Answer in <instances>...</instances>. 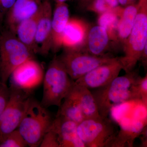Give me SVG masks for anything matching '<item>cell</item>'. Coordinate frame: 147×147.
<instances>
[{"label":"cell","mask_w":147,"mask_h":147,"mask_svg":"<svg viewBox=\"0 0 147 147\" xmlns=\"http://www.w3.org/2000/svg\"><path fill=\"white\" fill-rule=\"evenodd\" d=\"M140 76L139 71L134 69L117 76L103 86L90 90L100 116L108 117L112 108L130 100L131 87Z\"/></svg>","instance_id":"6da1fadb"},{"label":"cell","mask_w":147,"mask_h":147,"mask_svg":"<svg viewBox=\"0 0 147 147\" xmlns=\"http://www.w3.org/2000/svg\"><path fill=\"white\" fill-rule=\"evenodd\" d=\"M138 11L129 35L124 42L123 57H119L123 70H134L147 44V0H138Z\"/></svg>","instance_id":"7a4b0ae2"},{"label":"cell","mask_w":147,"mask_h":147,"mask_svg":"<svg viewBox=\"0 0 147 147\" xmlns=\"http://www.w3.org/2000/svg\"><path fill=\"white\" fill-rule=\"evenodd\" d=\"M74 81L67 74L58 57L50 62L44 74L43 93L40 103L45 108L59 107L71 90Z\"/></svg>","instance_id":"3957f363"},{"label":"cell","mask_w":147,"mask_h":147,"mask_svg":"<svg viewBox=\"0 0 147 147\" xmlns=\"http://www.w3.org/2000/svg\"><path fill=\"white\" fill-rule=\"evenodd\" d=\"M53 119L47 108L31 98L18 128L28 146L39 147Z\"/></svg>","instance_id":"277c9868"},{"label":"cell","mask_w":147,"mask_h":147,"mask_svg":"<svg viewBox=\"0 0 147 147\" xmlns=\"http://www.w3.org/2000/svg\"><path fill=\"white\" fill-rule=\"evenodd\" d=\"M34 55L12 32H0V81L7 84L13 70Z\"/></svg>","instance_id":"5b68a950"},{"label":"cell","mask_w":147,"mask_h":147,"mask_svg":"<svg viewBox=\"0 0 147 147\" xmlns=\"http://www.w3.org/2000/svg\"><path fill=\"white\" fill-rule=\"evenodd\" d=\"M77 131L86 147H112L118 133L113 121L101 117L84 119Z\"/></svg>","instance_id":"8992f818"},{"label":"cell","mask_w":147,"mask_h":147,"mask_svg":"<svg viewBox=\"0 0 147 147\" xmlns=\"http://www.w3.org/2000/svg\"><path fill=\"white\" fill-rule=\"evenodd\" d=\"M58 57L69 76L74 81L99 66L113 61L117 58L95 56L83 51L65 50Z\"/></svg>","instance_id":"52a82bcc"},{"label":"cell","mask_w":147,"mask_h":147,"mask_svg":"<svg viewBox=\"0 0 147 147\" xmlns=\"http://www.w3.org/2000/svg\"><path fill=\"white\" fill-rule=\"evenodd\" d=\"M9 88V99L0 115V142L18 129L32 98L31 95L21 90Z\"/></svg>","instance_id":"ba28073f"},{"label":"cell","mask_w":147,"mask_h":147,"mask_svg":"<svg viewBox=\"0 0 147 147\" xmlns=\"http://www.w3.org/2000/svg\"><path fill=\"white\" fill-rule=\"evenodd\" d=\"M44 73L43 67L30 58L16 67L9 76V88L21 90L31 95L42 83Z\"/></svg>","instance_id":"9c48e42d"},{"label":"cell","mask_w":147,"mask_h":147,"mask_svg":"<svg viewBox=\"0 0 147 147\" xmlns=\"http://www.w3.org/2000/svg\"><path fill=\"white\" fill-rule=\"evenodd\" d=\"M123 67L119 57L102 65L74 81L76 84L94 89L107 85L119 76Z\"/></svg>","instance_id":"30bf717a"},{"label":"cell","mask_w":147,"mask_h":147,"mask_svg":"<svg viewBox=\"0 0 147 147\" xmlns=\"http://www.w3.org/2000/svg\"><path fill=\"white\" fill-rule=\"evenodd\" d=\"M53 10L50 0H44L35 36L36 53L46 56L51 50V24Z\"/></svg>","instance_id":"8fae6325"},{"label":"cell","mask_w":147,"mask_h":147,"mask_svg":"<svg viewBox=\"0 0 147 147\" xmlns=\"http://www.w3.org/2000/svg\"><path fill=\"white\" fill-rule=\"evenodd\" d=\"M44 0H16L6 13L3 22L5 29L14 34L17 26L39 10Z\"/></svg>","instance_id":"7c38bea8"},{"label":"cell","mask_w":147,"mask_h":147,"mask_svg":"<svg viewBox=\"0 0 147 147\" xmlns=\"http://www.w3.org/2000/svg\"><path fill=\"white\" fill-rule=\"evenodd\" d=\"M78 124L56 115L50 129L57 133L60 147H86L77 131Z\"/></svg>","instance_id":"4fadbf2b"},{"label":"cell","mask_w":147,"mask_h":147,"mask_svg":"<svg viewBox=\"0 0 147 147\" xmlns=\"http://www.w3.org/2000/svg\"><path fill=\"white\" fill-rule=\"evenodd\" d=\"M88 29L86 24L82 21L76 18L69 19L63 36L64 50L82 51Z\"/></svg>","instance_id":"5bb4252c"},{"label":"cell","mask_w":147,"mask_h":147,"mask_svg":"<svg viewBox=\"0 0 147 147\" xmlns=\"http://www.w3.org/2000/svg\"><path fill=\"white\" fill-rule=\"evenodd\" d=\"M69 19V11L65 3H56L51 24V50L58 52L62 47L63 36Z\"/></svg>","instance_id":"9a60e30c"},{"label":"cell","mask_w":147,"mask_h":147,"mask_svg":"<svg viewBox=\"0 0 147 147\" xmlns=\"http://www.w3.org/2000/svg\"><path fill=\"white\" fill-rule=\"evenodd\" d=\"M110 40L107 30L99 25L89 28L82 51L97 56H105Z\"/></svg>","instance_id":"2e32d148"},{"label":"cell","mask_w":147,"mask_h":147,"mask_svg":"<svg viewBox=\"0 0 147 147\" xmlns=\"http://www.w3.org/2000/svg\"><path fill=\"white\" fill-rule=\"evenodd\" d=\"M67 95L78 103L85 119L98 118L99 115L97 106L90 90L76 84L74 82Z\"/></svg>","instance_id":"e0dca14e"},{"label":"cell","mask_w":147,"mask_h":147,"mask_svg":"<svg viewBox=\"0 0 147 147\" xmlns=\"http://www.w3.org/2000/svg\"><path fill=\"white\" fill-rule=\"evenodd\" d=\"M41 11V6L35 14L18 24L14 32L18 39L34 54H36L35 36Z\"/></svg>","instance_id":"ac0fdd59"},{"label":"cell","mask_w":147,"mask_h":147,"mask_svg":"<svg viewBox=\"0 0 147 147\" xmlns=\"http://www.w3.org/2000/svg\"><path fill=\"white\" fill-rule=\"evenodd\" d=\"M137 11V3L128 5L125 8L122 9L117 27L119 41L123 43L128 37L134 25Z\"/></svg>","instance_id":"d6986e66"},{"label":"cell","mask_w":147,"mask_h":147,"mask_svg":"<svg viewBox=\"0 0 147 147\" xmlns=\"http://www.w3.org/2000/svg\"><path fill=\"white\" fill-rule=\"evenodd\" d=\"M122 9L118 6L114 9L100 14L98 21V25L103 27L107 30L110 40L115 42H119L117 27Z\"/></svg>","instance_id":"ffe728a7"},{"label":"cell","mask_w":147,"mask_h":147,"mask_svg":"<svg viewBox=\"0 0 147 147\" xmlns=\"http://www.w3.org/2000/svg\"><path fill=\"white\" fill-rule=\"evenodd\" d=\"M59 107L57 116H60L79 124L85 119L82 109L78 103L67 95Z\"/></svg>","instance_id":"44dd1931"},{"label":"cell","mask_w":147,"mask_h":147,"mask_svg":"<svg viewBox=\"0 0 147 147\" xmlns=\"http://www.w3.org/2000/svg\"><path fill=\"white\" fill-rule=\"evenodd\" d=\"M140 100L144 106L147 105V74L141 76L133 83L130 89V100Z\"/></svg>","instance_id":"7402d4cb"},{"label":"cell","mask_w":147,"mask_h":147,"mask_svg":"<svg viewBox=\"0 0 147 147\" xmlns=\"http://www.w3.org/2000/svg\"><path fill=\"white\" fill-rule=\"evenodd\" d=\"M28 144L17 129L9 133L0 142V147H26Z\"/></svg>","instance_id":"603a6c76"},{"label":"cell","mask_w":147,"mask_h":147,"mask_svg":"<svg viewBox=\"0 0 147 147\" xmlns=\"http://www.w3.org/2000/svg\"><path fill=\"white\" fill-rule=\"evenodd\" d=\"M39 147H60L57 133L49 128L42 138Z\"/></svg>","instance_id":"cb8c5ba5"},{"label":"cell","mask_w":147,"mask_h":147,"mask_svg":"<svg viewBox=\"0 0 147 147\" xmlns=\"http://www.w3.org/2000/svg\"><path fill=\"white\" fill-rule=\"evenodd\" d=\"M86 9L99 15L112 10L105 0H93Z\"/></svg>","instance_id":"d4e9b609"},{"label":"cell","mask_w":147,"mask_h":147,"mask_svg":"<svg viewBox=\"0 0 147 147\" xmlns=\"http://www.w3.org/2000/svg\"><path fill=\"white\" fill-rule=\"evenodd\" d=\"M10 95V89L7 84L0 81V115L5 108Z\"/></svg>","instance_id":"484cf974"},{"label":"cell","mask_w":147,"mask_h":147,"mask_svg":"<svg viewBox=\"0 0 147 147\" xmlns=\"http://www.w3.org/2000/svg\"><path fill=\"white\" fill-rule=\"evenodd\" d=\"M16 0H1V13L3 20L6 13L15 3Z\"/></svg>","instance_id":"4316f807"},{"label":"cell","mask_w":147,"mask_h":147,"mask_svg":"<svg viewBox=\"0 0 147 147\" xmlns=\"http://www.w3.org/2000/svg\"><path fill=\"white\" fill-rule=\"evenodd\" d=\"M140 61H142L143 65L145 69L147 67V44L145 46Z\"/></svg>","instance_id":"83f0119b"},{"label":"cell","mask_w":147,"mask_h":147,"mask_svg":"<svg viewBox=\"0 0 147 147\" xmlns=\"http://www.w3.org/2000/svg\"><path fill=\"white\" fill-rule=\"evenodd\" d=\"M93 1V0H77L79 7L82 9H87Z\"/></svg>","instance_id":"f1b7e54d"},{"label":"cell","mask_w":147,"mask_h":147,"mask_svg":"<svg viewBox=\"0 0 147 147\" xmlns=\"http://www.w3.org/2000/svg\"><path fill=\"white\" fill-rule=\"evenodd\" d=\"M110 8L114 9L119 6V2L118 0H105Z\"/></svg>","instance_id":"f546056e"},{"label":"cell","mask_w":147,"mask_h":147,"mask_svg":"<svg viewBox=\"0 0 147 147\" xmlns=\"http://www.w3.org/2000/svg\"><path fill=\"white\" fill-rule=\"evenodd\" d=\"M118 1L119 3L120 4L122 5L127 6L128 5L127 0H118Z\"/></svg>","instance_id":"4dcf8cb0"},{"label":"cell","mask_w":147,"mask_h":147,"mask_svg":"<svg viewBox=\"0 0 147 147\" xmlns=\"http://www.w3.org/2000/svg\"><path fill=\"white\" fill-rule=\"evenodd\" d=\"M3 22V18L1 13V0H0V24Z\"/></svg>","instance_id":"1f68e13d"},{"label":"cell","mask_w":147,"mask_h":147,"mask_svg":"<svg viewBox=\"0 0 147 147\" xmlns=\"http://www.w3.org/2000/svg\"><path fill=\"white\" fill-rule=\"evenodd\" d=\"M137 1V0H127L128 5L135 3Z\"/></svg>","instance_id":"d6a6232c"},{"label":"cell","mask_w":147,"mask_h":147,"mask_svg":"<svg viewBox=\"0 0 147 147\" xmlns=\"http://www.w3.org/2000/svg\"><path fill=\"white\" fill-rule=\"evenodd\" d=\"M68 0H55L56 3H65Z\"/></svg>","instance_id":"836d02e7"}]
</instances>
